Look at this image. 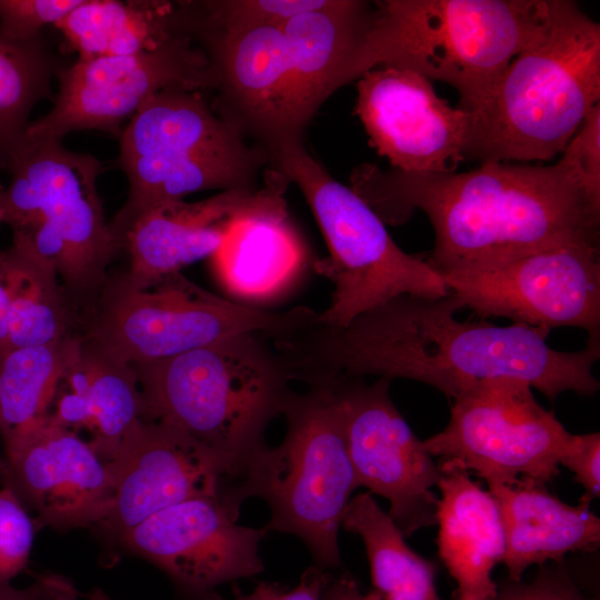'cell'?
<instances>
[{"label":"cell","mask_w":600,"mask_h":600,"mask_svg":"<svg viewBox=\"0 0 600 600\" xmlns=\"http://www.w3.org/2000/svg\"><path fill=\"white\" fill-rule=\"evenodd\" d=\"M109 464L108 497L86 528L117 546L157 512L191 498L216 496L238 480L234 467L220 453L151 419L136 423Z\"/></svg>","instance_id":"obj_16"},{"label":"cell","mask_w":600,"mask_h":600,"mask_svg":"<svg viewBox=\"0 0 600 600\" xmlns=\"http://www.w3.org/2000/svg\"><path fill=\"white\" fill-rule=\"evenodd\" d=\"M49 414L67 429L88 431L89 444L107 463L118 458L136 423L147 419L132 366L106 353L83 336Z\"/></svg>","instance_id":"obj_23"},{"label":"cell","mask_w":600,"mask_h":600,"mask_svg":"<svg viewBox=\"0 0 600 600\" xmlns=\"http://www.w3.org/2000/svg\"><path fill=\"white\" fill-rule=\"evenodd\" d=\"M207 56L213 87L267 142L301 138L293 128L291 71L282 26L217 29L181 16Z\"/></svg>","instance_id":"obj_19"},{"label":"cell","mask_w":600,"mask_h":600,"mask_svg":"<svg viewBox=\"0 0 600 600\" xmlns=\"http://www.w3.org/2000/svg\"><path fill=\"white\" fill-rule=\"evenodd\" d=\"M282 414V442L252 457L234 489L242 500L263 499L271 513L268 530L300 538L314 566L339 568V529L359 488L339 399L330 383L309 386L293 391Z\"/></svg>","instance_id":"obj_6"},{"label":"cell","mask_w":600,"mask_h":600,"mask_svg":"<svg viewBox=\"0 0 600 600\" xmlns=\"http://www.w3.org/2000/svg\"><path fill=\"white\" fill-rule=\"evenodd\" d=\"M54 27L79 58L132 54L183 34L177 1L82 0Z\"/></svg>","instance_id":"obj_26"},{"label":"cell","mask_w":600,"mask_h":600,"mask_svg":"<svg viewBox=\"0 0 600 600\" xmlns=\"http://www.w3.org/2000/svg\"><path fill=\"white\" fill-rule=\"evenodd\" d=\"M88 600H114L100 588H93L86 594Z\"/></svg>","instance_id":"obj_41"},{"label":"cell","mask_w":600,"mask_h":600,"mask_svg":"<svg viewBox=\"0 0 600 600\" xmlns=\"http://www.w3.org/2000/svg\"><path fill=\"white\" fill-rule=\"evenodd\" d=\"M441 477L437 504L438 553L457 583L454 600H489L498 589L492 571L504 556L498 504L470 472L438 461Z\"/></svg>","instance_id":"obj_24"},{"label":"cell","mask_w":600,"mask_h":600,"mask_svg":"<svg viewBox=\"0 0 600 600\" xmlns=\"http://www.w3.org/2000/svg\"><path fill=\"white\" fill-rule=\"evenodd\" d=\"M87 323L86 339L134 364L174 357L241 333L269 339L319 322L308 307L269 311L223 299L181 272L147 286L127 273L108 276Z\"/></svg>","instance_id":"obj_10"},{"label":"cell","mask_w":600,"mask_h":600,"mask_svg":"<svg viewBox=\"0 0 600 600\" xmlns=\"http://www.w3.org/2000/svg\"><path fill=\"white\" fill-rule=\"evenodd\" d=\"M272 184L263 190H226L198 202L169 201L144 211L123 239L130 254L128 278L138 286L151 284L211 257L231 220L259 203Z\"/></svg>","instance_id":"obj_21"},{"label":"cell","mask_w":600,"mask_h":600,"mask_svg":"<svg viewBox=\"0 0 600 600\" xmlns=\"http://www.w3.org/2000/svg\"><path fill=\"white\" fill-rule=\"evenodd\" d=\"M118 164L128 180L124 204L109 222L119 247L136 219L158 204L203 190H256L264 158L232 120L217 116L200 91L162 90L129 120Z\"/></svg>","instance_id":"obj_7"},{"label":"cell","mask_w":600,"mask_h":600,"mask_svg":"<svg viewBox=\"0 0 600 600\" xmlns=\"http://www.w3.org/2000/svg\"><path fill=\"white\" fill-rule=\"evenodd\" d=\"M462 302L401 296L364 312L346 327L320 321L271 340L291 381L313 386L337 377L409 379L454 399L474 383L498 377L528 382L554 401L573 391L593 396L600 388L592 369L600 341L578 351L547 343L548 328L500 327L460 321Z\"/></svg>","instance_id":"obj_1"},{"label":"cell","mask_w":600,"mask_h":600,"mask_svg":"<svg viewBox=\"0 0 600 600\" xmlns=\"http://www.w3.org/2000/svg\"><path fill=\"white\" fill-rule=\"evenodd\" d=\"M371 10L367 1L331 0L324 8L298 14L282 24L298 134L331 93L352 81V67Z\"/></svg>","instance_id":"obj_22"},{"label":"cell","mask_w":600,"mask_h":600,"mask_svg":"<svg viewBox=\"0 0 600 600\" xmlns=\"http://www.w3.org/2000/svg\"><path fill=\"white\" fill-rule=\"evenodd\" d=\"M242 502L233 484L184 500L131 529L118 546L157 566L186 594L210 596L264 569L259 550L269 530L238 523Z\"/></svg>","instance_id":"obj_15"},{"label":"cell","mask_w":600,"mask_h":600,"mask_svg":"<svg viewBox=\"0 0 600 600\" xmlns=\"http://www.w3.org/2000/svg\"><path fill=\"white\" fill-rule=\"evenodd\" d=\"M330 383L342 410L358 486L390 503L388 514L404 538L437 523L441 469L390 397L388 378L367 383L337 377Z\"/></svg>","instance_id":"obj_13"},{"label":"cell","mask_w":600,"mask_h":600,"mask_svg":"<svg viewBox=\"0 0 600 600\" xmlns=\"http://www.w3.org/2000/svg\"><path fill=\"white\" fill-rule=\"evenodd\" d=\"M560 161L572 171L586 192L600 201V103L587 113L562 150Z\"/></svg>","instance_id":"obj_33"},{"label":"cell","mask_w":600,"mask_h":600,"mask_svg":"<svg viewBox=\"0 0 600 600\" xmlns=\"http://www.w3.org/2000/svg\"><path fill=\"white\" fill-rule=\"evenodd\" d=\"M82 336L0 351V437L49 413L59 383L74 359Z\"/></svg>","instance_id":"obj_29"},{"label":"cell","mask_w":600,"mask_h":600,"mask_svg":"<svg viewBox=\"0 0 600 600\" xmlns=\"http://www.w3.org/2000/svg\"><path fill=\"white\" fill-rule=\"evenodd\" d=\"M479 316L531 327H574L600 341V247L567 244L506 264L441 276Z\"/></svg>","instance_id":"obj_14"},{"label":"cell","mask_w":600,"mask_h":600,"mask_svg":"<svg viewBox=\"0 0 600 600\" xmlns=\"http://www.w3.org/2000/svg\"><path fill=\"white\" fill-rule=\"evenodd\" d=\"M79 596L70 579L53 572L39 574L24 588L0 586V600H78Z\"/></svg>","instance_id":"obj_36"},{"label":"cell","mask_w":600,"mask_h":600,"mask_svg":"<svg viewBox=\"0 0 600 600\" xmlns=\"http://www.w3.org/2000/svg\"><path fill=\"white\" fill-rule=\"evenodd\" d=\"M500 512L508 579L522 580L532 564L562 561L571 552H592L600 546V520L583 496L576 506L551 494L544 484L521 480L488 487Z\"/></svg>","instance_id":"obj_25"},{"label":"cell","mask_w":600,"mask_h":600,"mask_svg":"<svg viewBox=\"0 0 600 600\" xmlns=\"http://www.w3.org/2000/svg\"><path fill=\"white\" fill-rule=\"evenodd\" d=\"M560 464L574 474V480L593 499L600 492V433L572 434Z\"/></svg>","instance_id":"obj_35"},{"label":"cell","mask_w":600,"mask_h":600,"mask_svg":"<svg viewBox=\"0 0 600 600\" xmlns=\"http://www.w3.org/2000/svg\"><path fill=\"white\" fill-rule=\"evenodd\" d=\"M541 564L536 577L528 582L510 579L498 583L489 600H591L570 574L564 560Z\"/></svg>","instance_id":"obj_34"},{"label":"cell","mask_w":600,"mask_h":600,"mask_svg":"<svg viewBox=\"0 0 600 600\" xmlns=\"http://www.w3.org/2000/svg\"><path fill=\"white\" fill-rule=\"evenodd\" d=\"M356 191L384 223L423 211L434 232L427 261L440 274L499 267L567 244L600 240V201L560 160L551 166L489 161L450 173L384 172L361 166Z\"/></svg>","instance_id":"obj_2"},{"label":"cell","mask_w":600,"mask_h":600,"mask_svg":"<svg viewBox=\"0 0 600 600\" xmlns=\"http://www.w3.org/2000/svg\"><path fill=\"white\" fill-rule=\"evenodd\" d=\"M261 333H241L174 357L131 364L146 418L224 457L238 480L293 393L282 358ZM237 480V481H238Z\"/></svg>","instance_id":"obj_5"},{"label":"cell","mask_w":600,"mask_h":600,"mask_svg":"<svg viewBox=\"0 0 600 600\" xmlns=\"http://www.w3.org/2000/svg\"><path fill=\"white\" fill-rule=\"evenodd\" d=\"M557 0H383L372 4L353 79L381 66L453 87L460 109L487 99L549 24Z\"/></svg>","instance_id":"obj_4"},{"label":"cell","mask_w":600,"mask_h":600,"mask_svg":"<svg viewBox=\"0 0 600 600\" xmlns=\"http://www.w3.org/2000/svg\"><path fill=\"white\" fill-rule=\"evenodd\" d=\"M59 90L51 109L31 121L27 136L62 140L80 130L120 137L129 120L158 92L213 87L207 56L188 36L123 56L78 58L59 66Z\"/></svg>","instance_id":"obj_12"},{"label":"cell","mask_w":600,"mask_h":600,"mask_svg":"<svg viewBox=\"0 0 600 600\" xmlns=\"http://www.w3.org/2000/svg\"><path fill=\"white\" fill-rule=\"evenodd\" d=\"M321 600H380V598L373 590L362 592L353 578L342 574L330 580Z\"/></svg>","instance_id":"obj_39"},{"label":"cell","mask_w":600,"mask_h":600,"mask_svg":"<svg viewBox=\"0 0 600 600\" xmlns=\"http://www.w3.org/2000/svg\"><path fill=\"white\" fill-rule=\"evenodd\" d=\"M59 68L41 37L14 42L0 36V164L26 138L34 106L48 97Z\"/></svg>","instance_id":"obj_30"},{"label":"cell","mask_w":600,"mask_h":600,"mask_svg":"<svg viewBox=\"0 0 600 600\" xmlns=\"http://www.w3.org/2000/svg\"><path fill=\"white\" fill-rule=\"evenodd\" d=\"M357 91L356 112L396 170L450 173L464 160L471 112L451 107L426 77L381 66L359 78Z\"/></svg>","instance_id":"obj_17"},{"label":"cell","mask_w":600,"mask_h":600,"mask_svg":"<svg viewBox=\"0 0 600 600\" xmlns=\"http://www.w3.org/2000/svg\"><path fill=\"white\" fill-rule=\"evenodd\" d=\"M279 182L259 203L231 220L210 257L219 284L234 298L276 299L299 281L307 267V250L288 220Z\"/></svg>","instance_id":"obj_20"},{"label":"cell","mask_w":600,"mask_h":600,"mask_svg":"<svg viewBox=\"0 0 600 600\" xmlns=\"http://www.w3.org/2000/svg\"><path fill=\"white\" fill-rule=\"evenodd\" d=\"M36 532L33 517L7 487H0V586L27 568Z\"/></svg>","instance_id":"obj_31"},{"label":"cell","mask_w":600,"mask_h":600,"mask_svg":"<svg viewBox=\"0 0 600 600\" xmlns=\"http://www.w3.org/2000/svg\"><path fill=\"white\" fill-rule=\"evenodd\" d=\"M572 433L520 379L479 381L453 399L446 428L423 441L439 461L476 473L488 487L544 484L560 472Z\"/></svg>","instance_id":"obj_11"},{"label":"cell","mask_w":600,"mask_h":600,"mask_svg":"<svg viewBox=\"0 0 600 600\" xmlns=\"http://www.w3.org/2000/svg\"><path fill=\"white\" fill-rule=\"evenodd\" d=\"M82 0H0V36L14 42L40 38L41 30L56 24Z\"/></svg>","instance_id":"obj_32"},{"label":"cell","mask_w":600,"mask_h":600,"mask_svg":"<svg viewBox=\"0 0 600 600\" xmlns=\"http://www.w3.org/2000/svg\"><path fill=\"white\" fill-rule=\"evenodd\" d=\"M6 169L2 221L52 261L70 294L96 298L119 250L98 194L102 163L61 140L26 134Z\"/></svg>","instance_id":"obj_9"},{"label":"cell","mask_w":600,"mask_h":600,"mask_svg":"<svg viewBox=\"0 0 600 600\" xmlns=\"http://www.w3.org/2000/svg\"><path fill=\"white\" fill-rule=\"evenodd\" d=\"M341 527L363 541L372 590L380 600H442L436 584L438 566L407 544L370 492L351 498Z\"/></svg>","instance_id":"obj_27"},{"label":"cell","mask_w":600,"mask_h":600,"mask_svg":"<svg viewBox=\"0 0 600 600\" xmlns=\"http://www.w3.org/2000/svg\"><path fill=\"white\" fill-rule=\"evenodd\" d=\"M282 177L294 182L322 231L329 257L314 270L333 286L320 322L346 327L360 314L401 297L442 298L450 290L427 259L403 251L381 218L352 188L334 180L301 138L268 146Z\"/></svg>","instance_id":"obj_8"},{"label":"cell","mask_w":600,"mask_h":600,"mask_svg":"<svg viewBox=\"0 0 600 600\" xmlns=\"http://www.w3.org/2000/svg\"><path fill=\"white\" fill-rule=\"evenodd\" d=\"M286 589L277 583L260 582L250 593L234 600H278Z\"/></svg>","instance_id":"obj_40"},{"label":"cell","mask_w":600,"mask_h":600,"mask_svg":"<svg viewBox=\"0 0 600 600\" xmlns=\"http://www.w3.org/2000/svg\"><path fill=\"white\" fill-rule=\"evenodd\" d=\"M3 479H4V460H3V453L0 450V487L3 483Z\"/></svg>","instance_id":"obj_42"},{"label":"cell","mask_w":600,"mask_h":600,"mask_svg":"<svg viewBox=\"0 0 600 600\" xmlns=\"http://www.w3.org/2000/svg\"><path fill=\"white\" fill-rule=\"evenodd\" d=\"M600 99V24L577 2L552 18L471 111L463 158L548 161L561 153Z\"/></svg>","instance_id":"obj_3"},{"label":"cell","mask_w":600,"mask_h":600,"mask_svg":"<svg viewBox=\"0 0 600 600\" xmlns=\"http://www.w3.org/2000/svg\"><path fill=\"white\" fill-rule=\"evenodd\" d=\"M0 221H2V214H1V210H0Z\"/></svg>","instance_id":"obj_43"},{"label":"cell","mask_w":600,"mask_h":600,"mask_svg":"<svg viewBox=\"0 0 600 600\" xmlns=\"http://www.w3.org/2000/svg\"><path fill=\"white\" fill-rule=\"evenodd\" d=\"M2 453V486L34 512L37 532L87 527L108 497L110 464L49 413L3 438Z\"/></svg>","instance_id":"obj_18"},{"label":"cell","mask_w":600,"mask_h":600,"mask_svg":"<svg viewBox=\"0 0 600 600\" xmlns=\"http://www.w3.org/2000/svg\"><path fill=\"white\" fill-rule=\"evenodd\" d=\"M11 282V316L7 348L38 346L74 334V313L49 259L26 239L13 236L3 251Z\"/></svg>","instance_id":"obj_28"},{"label":"cell","mask_w":600,"mask_h":600,"mask_svg":"<svg viewBox=\"0 0 600 600\" xmlns=\"http://www.w3.org/2000/svg\"><path fill=\"white\" fill-rule=\"evenodd\" d=\"M11 316V282L7 258L0 251V351L9 343Z\"/></svg>","instance_id":"obj_38"},{"label":"cell","mask_w":600,"mask_h":600,"mask_svg":"<svg viewBox=\"0 0 600 600\" xmlns=\"http://www.w3.org/2000/svg\"><path fill=\"white\" fill-rule=\"evenodd\" d=\"M332 577L318 566L309 567L298 584L290 591H283L278 600H321Z\"/></svg>","instance_id":"obj_37"}]
</instances>
